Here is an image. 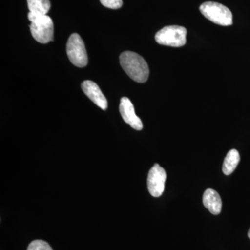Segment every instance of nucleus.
I'll return each instance as SVG.
<instances>
[{"label": "nucleus", "mask_w": 250, "mask_h": 250, "mask_svg": "<svg viewBox=\"0 0 250 250\" xmlns=\"http://www.w3.org/2000/svg\"><path fill=\"white\" fill-rule=\"evenodd\" d=\"M120 62L124 71L131 79L138 83H144L148 80L149 75L147 62L139 54L135 52H123L120 56Z\"/></svg>", "instance_id": "1"}, {"label": "nucleus", "mask_w": 250, "mask_h": 250, "mask_svg": "<svg viewBox=\"0 0 250 250\" xmlns=\"http://www.w3.org/2000/svg\"><path fill=\"white\" fill-rule=\"evenodd\" d=\"M31 22L30 31L33 38L40 43L45 44L53 41L54 23L47 15L28 14Z\"/></svg>", "instance_id": "2"}, {"label": "nucleus", "mask_w": 250, "mask_h": 250, "mask_svg": "<svg viewBox=\"0 0 250 250\" xmlns=\"http://www.w3.org/2000/svg\"><path fill=\"white\" fill-rule=\"evenodd\" d=\"M202 14L212 22L221 26H230L233 24V16L226 6L213 1L203 3L200 7Z\"/></svg>", "instance_id": "3"}, {"label": "nucleus", "mask_w": 250, "mask_h": 250, "mask_svg": "<svg viewBox=\"0 0 250 250\" xmlns=\"http://www.w3.org/2000/svg\"><path fill=\"white\" fill-rule=\"evenodd\" d=\"M187 30L181 26H167L158 31L155 35L156 42L160 45L179 47L187 42Z\"/></svg>", "instance_id": "4"}, {"label": "nucleus", "mask_w": 250, "mask_h": 250, "mask_svg": "<svg viewBox=\"0 0 250 250\" xmlns=\"http://www.w3.org/2000/svg\"><path fill=\"white\" fill-rule=\"evenodd\" d=\"M67 55L75 66L83 67L88 64L86 49L81 36L74 33L69 37L66 45Z\"/></svg>", "instance_id": "5"}, {"label": "nucleus", "mask_w": 250, "mask_h": 250, "mask_svg": "<svg viewBox=\"0 0 250 250\" xmlns=\"http://www.w3.org/2000/svg\"><path fill=\"white\" fill-rule=\"evenodd\" d=\"M166 170L159 164H154L149 170L147 177V188L152 196L159 197L162 195L165 189Z\"/></svg>", "instance_id": "6"}, {"label": "nucleus", "mask_w": 250, "mask_h": 250, "mask_svg": "<svg viewBox=\"0 0 250 250\" xmlns=\"http://www.w3.org/2000/svg\"><path fill=\"white\" fill-rule=\"evenodd\" d=\"M119 109L122 118L125 123L129 124L133 129L138 131L143 129L142 121L135 113L134 105L129 98L124 97L121 99Z\"/></svg>", "instance_id": "7"}, {"label": "nucleus", "mask_w": 250, "mask_h": 250, "mask_svg": "<svg viewBox=\"0 0 250 250\" xmlns=\"http://www.w3.org/2000/svg\"><path fill=\"white\" fill-rule=\"evenodd\" d=\"M82 88L85 95L97 106L103 110H106L107 108V100L96 83L92 81H84L82 83Z\"/></svg>", "instance_id": "8"}, {"label": "nucleus", "mask_w": 250, "mask_h": 250, "mask_svg": "<svg viewBox=\"0 0 250 250\" xmlns=\"http://www.w3.org/2000/svg\"><path fill=\"white\" fill-rule=\"evenodd\" d=\"M203 204L212 214L218 215L222 210V200L218 192L212 188L206 190L203 195Z\"/></svg>", "instance_id": "9"}, {"label": "nucleus", "mask_w": 250, "mask_h": 250, "mask_svg": "<svg viewBox=\"0 0 250 250\" xmlns=\"http://www.w3.org/2000/svg\"><path fill=\"white\" fill-rule=\"evenodd\" d=\"M239 152L236 149H231L227 154L223 166V172L226 175H229L236 170L237 166L240 162Z\"/></svg>", "instance_id": "10"}, {"label": "nucleus", "mask_w": 250, "mask_h": 250, "mask_svg": "<svg viewBox=\"0 0 250 250\" xmlns=\"http://www.w3.org/2000/svg\"><path fill=\"white\" fill-rule=\"evenodd\" d=\"M29 12L32 14L47 15L50 9L49 0H27Z\"/></svg>", "instance_id": "11"}, {"label": "nucleus", "mask_w": 250, "mask_h": 250, "mask_svg": "<svg viewBox=\"0 0 250 250\" xmlns=\"http://www.w3.org/2000/svg\"><path fill=\"white\" fill-rule=\"evenodd\" d=\"M27 250H53L47 242L42 240H35L28 246Z\"/></svg>", "instance_id": "12"}, {"label": "nucleus", "mask_w": 250, "mask_h": 250, "mask_svg": "<svg viewBox=\"0 0 250 250\" xmlns=\"http://www.w3.org/2000/svg\"><path fill=\"white\" fill-rule=\"evenodd\" d=\"M100 2L105 7L111 9H118L123 6V0H100Z\"/></svg>", "instance_id": "13"}, {"label": "nucleus", "mask_w": 250, "mask_h": 250, "mask_svg": "<svg viewBox=\"0 0 250 250\" xmlns=\"http://www.w3.org/2000/svg\"><path fill=\"white\" fill-rule=\"evenodd\" d=\"M248 237H249V238L250 239V228L249 229V231H248Z\"/></svg>", "instance_id": "14"}]
</instances>
